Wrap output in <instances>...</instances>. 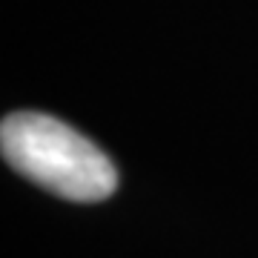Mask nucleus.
Returning a JSON list of instances; mask_svg holds the SVG:
<instances>
[{"instance_id":"1","label":"nucleus","mask_w":258,"mask_h":258,"mask_svg":"<svg viewBox=\"0 0 258 258\" xmlns=\"http://www.w3.org/2000/svg\"><path fill=\"white\" fill-rule=\"evenodd\" d=\"M0 149L15 172L66 201L95 204L118 189V169L109 158L78 129L43 112L6 115Z\"/></svg>"}]
</instances>
